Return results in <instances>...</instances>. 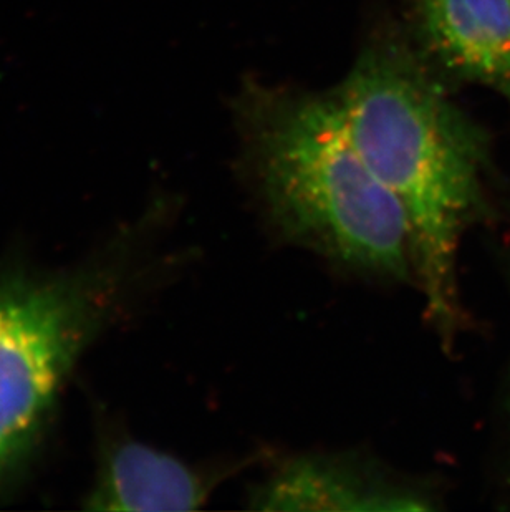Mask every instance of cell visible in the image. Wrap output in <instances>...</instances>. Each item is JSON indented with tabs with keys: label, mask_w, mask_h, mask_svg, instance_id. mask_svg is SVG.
<instances>
[{
	"label": "cell",
	"mask_w": 510,
	"mask_h": 512,
	"mask_svg": "<svg viewBox=\"0 0 510 512\" xmlns=\"http://www.w3.org/2000/svg\"><path fill=\"white\" fill-rule=\"evenodd\" d=\"M332 97L361 158L405 213L426 312L453 342L464 315L459 249L484 211L481 136L403 45L366 50Z\"/></svg>",
	"instance_id": "cell-1"
},
{
	"label": "cell",
	"mask_w": 510,
	"mask_h": 512,
	"mask_svg": "<svg viewBox=\"0 0 510 512\" xmlns=\"http://www.w3.org/2000/svg\"><path fill=\"white\" fill-rule=\"evenodd\" d=\"M249 128L260 194L285 239L357 271L414 276L405 213L361 158L333 97L255 100Z\"/></svg>",
	"instance_id": "cell-2"
},
{
	"label": "cell",
	"mask_w": 510,
	"mask_h": 512,
	"mask_svg": "<svg viewBox=\"0 0 510 512\" xmlns=\"http://www.w3.org/2000/svg\"><path fill=\"white\" fill-rule=\"evenodd\" d=\"M108 300L90 277L0 276V483L44 423Z\"/></svg>",
	"instance_id": "cell-3"
},
{
	"label": "cell",
	"mask_w": 510,
	"mask_h": 512,
	"mask_svg": "<svg viewBox=\"0 0 510 512\" xmlns=\"http://www.w3.org/2000/svg\"><path fill=\"white\" fill-rule=\"evenodd\" d=\"M257 511H433L428 488L348 456L285 459L252 489Z\"/></svg>",
	"instance_id": "cell-4"
},
{
	"label": "cell",
	"mask_w": 510,
	"mask_h": 512,
	"mask_svg": "<svg viewBox=\"0 0 510 512\" xmlns=\"http://www.w3.org/2000/svg\"><path fill=\"white\" fill-rule=\"evenodd\" d=\"M416 15L441 67L510 93V0H416Z\"/></svg>",
	"instance_id": "cell-5"
},
{
	"label": "cell",
	"mask_w": 510,
	"mask_h": 512,
	"mask_svg": "<svg viewBox=\"0 0 510 512\" xmlns=\"http://www.w3.org/2000/svg\"><path fill=\"white\" fill-rule=\"evenodd\" d=\"M216 474L203 473L151 446L123 441L103 459L85 508L93 511H196L203 508Z\"/></svg>",
	"instance_id": "cell-6"
}]
</instances>
